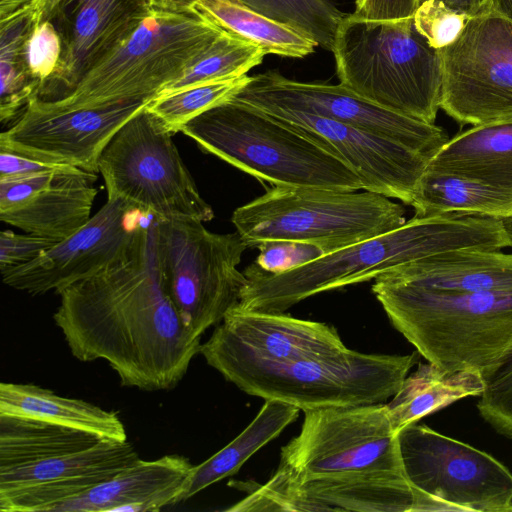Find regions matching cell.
<instances>
[{
    "instance_id": "cell-39",
    "label": "cell",
    "mask_w": 512,
    "mask_h": 512,
    "mask_svg": "<svg viewBox=\"0 0 512 512\" xmlns=\"http://www.w3.org/2000/svg\"><path fill=\"white\" fill-rule=\"evenodd\" d=\"M256 248L259 254L254 264L274 274L289 271L326 255L318 245L288 240L264 241Z\"/></svg>"
},
{
    "instance_id": "cell-13",
    "label": "cell",
    "mask_w": 512,
    "mask_h": 512,
    "mask_svg": "<svg viewBox=\"0 0 512 512\" xmlns=\"http://www.w3.org/2000/svg\"><path fill=\"white\" fill-rule=\"evenodd\" d=\"M440 52V109L460 124L512 121V20L478 11Z\"/></svg>"
},
{
    "instance_id": "cell-36",
    "label": "cell",
    "mask_w": 512,
    "mask_h": 512,
    "mask_svg": "<svg viewBox=\"0 0 512 512\" xmlns=\"http://www.w3.org/2000/svg\"><path fill=\"white\" fill-rule=\"evenodd\" d=\"M482 378L479 413L498 433L512 439V347L482 373Z\"/></svg>"
},
{
    "instance_id": "cell-45",
    "label": "cell",
    "mask_w": 512,
    "mask_h": 512,
    "mask_svg": "<svg viewBox=\"0 0 512 512\" xmlns=\"http://www.w3.org/2000/svg\"><path fill=\"white\" fill-rule=\"evenodd\" d=\"M479 11H489L512 20V0H482Z\"/></svg>"
},
{
    "instance_id": "cell-40",
    "label": "cell",
    "mask_w": 512,
    "mask_h": 512,
    "mask_svg": "<svg viewBox=\"0 0 512 512\" xmlns=\"http://www.w3.org/2000/svg\"><path fill=\"white\" fill-rule=\"evenodd\" d=\"M59 240L36 234H17L12 230L0 233L1 274L25 265L55 246Z\"/></svg>"
},
{
    "instance_id": "cell-16",
    "label": "cell",
    "mask_w": 512,
    "mask_h": 512,
    "mask_svg": "<svg viewBox=\"0 0 512 512\" xmlns=\"http://www.w3.org/2000/svg\"><path fill=\"white\" fill-rule=\"evenodd\" d=\"M151 100L64 108L35 97L0 134V146L45 162L98 173L104 148Z\"/></svg>"
},
{
    "instance_id": "cell-30",
    "label": "cell",
    "mask_w": 512,
    "mask_h": 512,
    "mask_svg": "<svg viewBox=\"0 0 512 512\" xmlns=\"http://www.w3.org/2000/svg\"><path fill=\"white\" fill-rule=\"evenodd\" d=\"M100 440L94 434L41 419L0 415V469L84 450Z\"/></svg>"
},
{
    "instance_id": "cell-25",
    "label": "cell",
    "mask_w": 512,
    "mask_h": 512,
    "mask_svg": "<svg viewBox=\"0 0 512 512\" xmlns=\"http://www.w3.org/2000/svg\"><path fill=\"white\" fill-rule=\"evenodd\" d=\"M426 169L465 176L512 193V121L473 126L450 139Z\"/></svg>"
},
{
    "instance_id": "cell-28",
    "label": "cell",
    "mask_w": 512,
    "mask_h": 512,
    "mask_svg": "<svg viewBox=\"0 0 512 512\" xmlns=\"http://www.w3.org/2000/svg\"><path fill=\"white\" fill-rule=\"evenodd\" d=\"M410 206L415 217L448 213L512 217V193L458 174L425 169Z\"/></svg>"
},
{
    "instance_id": "cell-37",
    "label": "cell",
    "mask_w": 512,
    "mask_h": 512,
    "mask_svg": "<svg viewBox=\"0 0 512 512\" xmlns=\"http://www.w3.org/2000/svg\"><path fill=\"white\" fill-rule=\"evenodd\" d=\"M470 15L456 11L441 0H425L416 9L417 31L435 49H443L461 35Z\"/></svg>"
},
{
    "instance_id": "cell-24",
    "label": "cell",
    "mask_w": 512,
    "mask_h": 512,
    "mask_svg": "<svg viewBox=\"0 0 512 512\" xmlns=\"http://www.w3.org/2000/svg\"><path fill=\"white\" fill-rule=\"evenodd\" d=\"M374 279L439 292H512V254L454 249L392 267Z\"/></svg>"
},
{
    "instance_id": "cell-20",
    "label": "cell",
    "mask_w": 512,
    "mask_h": 512,
    "mask_svg": "<svg viewBox=\"0 0 512 512\" xmlns=\"http://www.w3.org/2000/svg\"><path fill=\"white\" fill-rule=\"evenodd\" d=\"M146 0H63L52 19L62 40L59 65L37 98L66 97L97 61L150 13Z\"/></svg>"
},
{
    "instance_id": "cell-42",
    "label": "cell",
    "mask_w": 512,
    "mask_h": 512,
    "mask_svg": "<svg viewBox=\"0 0 512 512\" xmlns=\"http://www.w3.org/2000/svg\"><path fill=\"white\" fill-rule=\"evenodd\" d=\"M64 165L45 162L0 146V180L35 176L56 170Z\"/></svg>"
},
{
    "instance_id": "cell-47",
    "label": "cell",
    "mask_w": 512,
    "mask_h": 512,
    "mask_svg": "<svg viewBox=\"0 0 512 512\" xmlns=\"http://www.w3.org/2000/svg\"><path fill=\"white\" fill-rule=\"evenodd\" d=\"M63 0H44L41 12L40 22L45 20H51L57 7Z\"/></svg>"
},
{
    "instance_id": "cell-21",
    "label": "cell",
    "mask_w": 512,
    "mask_h": 512,
    "mask_svg": "<svg viewBox=\"0 0 512 512\" xmlns=\"http://www.w3.org/2000/svg\"><path fill=\"white\" fill-rule=\"evenodd\" d=\"M344 348L333 326L236 306L201 344L199 353L211 365L221 360L285 362Z\"/></svg>"
},
{
    "instance_id": "cell-43",
    "label": "cell",
    "mask_w": 512,
    "mask_h": 512,
    "mask_svg": "<svg viewBox=\"0 0 512 512\" xmlns=\"http://www.w3.org/2000/svg\"><path fill=\"white\" fill-rule=\"evenodd\" d=\"M200 0H146L148 6L153 10L188 13L195 10Z\"/></svg>"
},
{
    "instance_id": "cell-27",
    "label": "cell",
    "mask_w": 512,
    "mask_h": 512,
    "mask_svg": "<svg viewBox=\"0 0 512 512\" xmlns=\"http://www.w3.org/2000/svg\"><path fill=\"white\" fill-rule=\"evenodd\" d=\"M300 409L277 400H265L253 421L229 444L198 465H192L174 504L185 502L200 491L234 475L260 448L294 422Z\"/></svg>"
},
{
    "instance_id": "cell-34",
    "label": "cell",
    "mask_w": 512,
    "mask_h": 512,
    "mask_svg": "<svg viewBox=\"0 0 512 512\" xmlns=\"http://www.w3.org/2000/svg\"><path fill=\"white\" fill-rule=\"evenodd\" d=\"M252 10L286 24L326 50L332 49L345 16L331 0H239Z\"/></svg>"
},
{
    "instance_id": "cell-9",
    "label": "cell",
    "mask_w": 512,
    "mask_h": 512,
    "mask_svg": "<svg viewBox=\"0 0 512 512\" xmlns=\"http://www.w3.org/2000/svg\"><path fill=\"white\" fill-rule=\"evenodd\" d=\"M163 123L146 106L113 136L98 160L107 199H120L162 219L214 217Z\"/></svg>"
},
{
    "instance_id": "cell-33",
    "label": "cell",
    "mask_w": 512,
    "mask_h": 512,
    "mask_svg": "<svg viewBox=\"0 0 512 512\" xmlns=\"http://www.w3.org/2000/svg\"><path fill=\"white\" fill-rule=\"evenodd\" d=\"M265 55L253 42L224 30L157 96L200 83L241 77L261 64Z\"/></svg>"
},
{
    "instance_id": "cell-23",
    "label": "cell",
    "mask_w": 512,
    "mask_h": 512,
    "mask_svg": "<svg viewBox=\"0 0 512 512\" xmlns=\"http://www.w3.org/2000/svg\"><path fill=\"white\" fill-rule=\"evenodd\" d=\"M192 464L185 456L139 459L120 473L50 512L159 511L174 505Z\"/></svg>"
},
{
    "instance_id": "cell-48",
    "label": "cell",
    "mask_w": 512,
    "mask_h": 512,
    "mask_svg": "<svg viewBox=\"0 0 512 512\" xmlns=\"http://www.w3.org/2000/svg\"><path fill=\"white\" fill-rule=\"evenodd\" d=\"M502 222L509 240V247H512V217L502 219Z\"/></svg>"
},
{
    "instance_id": "cell-32",
    "label": "cell",
    "mask_w": 512,
    "mask_h": 512,
    "mask_svg": "<svg viewBox=\"0 0 512 512\" xmlns=\"http://www.w3.org/2000/svg\"><path fill=\"white\" fill-rule=\"evenodd\" d=\"M195 9L225 31L253 42L266 54L302 58L318 46L294 28L252 10L239 0H200Z\"/></svg>"
},
{
    "instance_id": "cell-3",
    "label": "cell",
    "mask_w": 512,
    "mask_h": 512,
    "mask_svg": "<svg viewBox=\"0 0 512 512\" xmlns=\"http://www.w3.org/2000/svg\"><path fill=\"white\" fill-rule=\"evenodd\" d=\"M389 321L444 373H484L512 347V292L450 293L374 279Z\"/></svg>"
},
{
    "instance_id": "cell-1",
    "label": "cell",
    "mask_w": 512,
    "mask_h": 512,
    "mask_svg": "<svg viewBox=\"0 0 512 512\" xmlns=\"http://www.w3.org/2000/svg\"><path fill=\"white\" fill-rule=\"evenodd\" d=\"M158 222L136 257L61 290L53 314L76 359L105 360L121 385L149 392L175 388L201 346L167 292Z\"/></svg>"
},
{
    "instance_id": "cell-35",
    "label": "cell",
    "mask_w": 512,
    "mask_h": 512,
    "mask_svg": "<svg viewBox=\"0 0 512 512\" xmlns=\"http://www.w3.org/2000/svg\"><path fill=\"white\" fill-rule=\"evenodd\" d=\"M250 80V76L215 80L193 85L166 95L154 97L146 108L171 132L190 120L235 96Z\"/></svg>"
},
{
    "instance_id": "cell-46",
    "label": "cell",
    "mask_w": 512,
    "mask_h": 512,
    "mask_svg": "<svg viewBox=\"0 0 512 512\" xmlns=\"http://www.w3.org/2000/svg\"><path fill=\"white\" fill-rule=\"evenodd\" d=\"M425 0H419V4ZM450 8L470 16L479 11L482 0H441Z\"/></svg>"
},
{
    "instance_id": "cell-15",
    "label": "cell",
    "mask_w": 512,
    "mask_h": 512,
    "mask_svg": "<svg viewBox=\"0 0 512 512\" xmlns=\"http://www.w3.org/2000/svg\"><path fill=\"white\" fill-rule=\"evenodd\" d=\"M233 98L258 108L282 107L333 119L401 143L429 160L449 141L441 127L378 106L342 84L301 82L277 71L250 76Z\"/></svg>"
},
{
    "instance_id": "cell-7",
    "label": "cell",
    "mask_w": 512,
    "mask_h": 512,
    "mask_svg": "<svg viewBox=\"0 0 512 512\" xmlns=\"http://www.w3.org/2000/svg\"><path fill=\"white\" fill-rule=\"evenodd\" d=\"M231 221L248 248L288 240L318 245L329 254L397 229L407 220L402 205L368 190L272 186L238 207Z\"/></svg>"
},
{
    "instance_id": "cell-12",
    "label": "cell",
    "mask_w": 512,
    "mask_h": 512,
    "mask_svg": "<svg viewBox=\"0 0 512 512\" xmlns=\"http://www.w3.org/2000/svg\"><path fill=\"white\" fill-rule=\"evenodd\" d=\"M398 442L406 479L439 511H512V473L490 454L416 423Z\"/></svg>"
},
{
    "instance_id": "cell-5",
    "label": "cell",
    "mask_w": 512,
    "mask_h": 512,
    "mask_svg": "<svg viewBox=\"0 0 512 512\" xmlns=\"http://www.w3.org/2000/svg\"><path fill=\"white\" fill-rule=\"evenodd\" d=\"M340 84L390 111L434 124L440 109L442 57L413 18L341 20L331 49Z\"/></svg>"
},
{
    "instance_id": "cell-6",
    "label": "cell",
    "mask_w": 512,
    "mask_h": 512,
    "mask_svg": "<svg viewBox=\"0 0 512 512\" xmlns=\"http://www.w3.org/2000/svg\"><path fill=\"white\" fill-rule=\"evenodd\" d=\"M419 353L342 350L285 362L221 360L210 366L243 392L302 411L383 403L400 388Z\"/></svg>"
},
{
    "instance_id": "cell-14",
    "label": "cell",
    "mask_w": 512,
    "mask_h": 512,
    "mask_svg": "<svg viewBox=\"0 0 512 512\" xmlns=\"http://www.w3.org/2000/svg\"><path fill=\"white\" fill-rule=\"evenodd\" d=\"M157 216L120 199H107L71 236L31 262L2 273L3 282L32 295L61 290L136 257Z\"/></svg>"
},
{
    "instance_id": "cell-2",
    "label": "cell",
    "mask_w": 512,
    "mask_h": 512,
    "mask_svg": "<svg viewBox=\"0 0 512 512\" xmlns=\"http://www.w3.org/2000/svg\"><path fill=\"white\" fill-rule=\"evenodd\" d=\"M506 247L509 240L502 219L462 213L413 216L397 229L286 272L269 273L253 263L244 271L248 284L237 307L284 313L313 295L374 279L392 267L437 253Z\"/></svg>"
},
{
    "instance_id": "cell-41",
    "label": "cell",
    "mask_w": 512,
    "mask_h": 512,
    "mask_svg": "<svg viewBox=\"0 0 512 512\" xmlns=\"http://www.w3.org/2000/svg\"><path fill=\"white\" fill-rule=\"evenodd\" d=\"M419 0H356L352 16L366 21H395L413 18Z\"/></svg>"
},
{
    "instance_id": "cell-11",
    "label": "cell",
    "mask_w": 512,
    "mask_h": 512,
    "mask_svg": "<svg viewBox=\"0 0 512 512\" xmlns=\"http://www.w3.org/2000/svg\"><path fill=\"white\" fill-rule=\"evenodd\" d=\"M281 449L276 473L295 479L363 472L404 474L386 404L313 409Z\"/></svg>"
},
{
    "instance_id": "cell-22",
    "label": "cell",
    "mask_w": 512,
    "mask_h": 512,
    "mask_svg": "<svg viewBox=\"0 0 512 512\" xmlns=\"http://www.w3.org/2000/svg\"><path fill=\"white\" fill-rule=\"evenodd\" d=\"M96 173L64 165L35 176L0 180V220L59 241L90 219Z\"/></svg>"
},
{
    "instance_id": "cell-29",
    "label": "cell",
    "mask_w": 512,
    "mask_h": 512,
    "mask_svg": "<svg viewBox=\"0 0 512 512\" xmlns=\"http://www.w3.org/2000/svg\"><path fill=\"white\" fill-rule=\"evenodd\" d=\"M484 389L481 373H444L431 363H420L406 376L398 391L386 404L395 433L419 419L467 396H480Z\"/></svg>"
},
{
    "instance_id": "cell-18",
    "label": "cell",
    "mask_w": 512,
    "mask_h": 512,
    "mask_svg": "<svg viewBox=\"0 0 512 512\" xmlns=\"http://www.w3.org/2000/svg\"><path fill=\"white\" fill-rule=\"evenodd\" d=\"M258 109L343 161L359 176L363 190L411 204L416 185L429 161L424 155L391 139L333 119L282 107Z\"/></svg>"
},
{
    "instance_id": "cell-19",
    "label": "cell",
    "mask_w": 512,
    "mask_h": 512,
    "mask_svg": "<svg viewBox=\"0 0 512 512\" xmlns=\"http://www.w3.org/2000/svg\"><path fill=\"white\" fill-rule=\"evenodd\" d=\"M127 441L100 440L84 450L0 469L1 512H50L138 461Z\"/></svg>"
},
{
    "instance_id": "cell-8",
    "label": "cell",
    "mask_w": 512,
    "mask_h": 512,
    "mask_svg": "<svg viewBox=\"0 0 512 512\" xmlns=\"http://www.w3.org/2000/svg\"><path fill=\"white\" fill-rule=\"evenodd\" d=\"M223 31L197 9L188 13L151 9L66 97L48 102L75 108L151 100Z\"/></svg>"
},
{
    "instance_id": "cell-31",
    "label": "cell",
    "mask_w": 512,
    "mask_h": 512,
    "mask_svg": "<svg viewBox=\"0 0 512 512\" xmlns=\"http://www.w3.org/2000/svg\"><path fill=\"white\" fill-rule=\"evenodd\" d=\"M40 22V5L33 4L0 21V120L14 122L38 96L40 83L26 64L25 44Z\"/></svg>"
},
{
    "instance_id": "cell-4",
    "label": "cell",
    "mask_w": 512,
    "mask_h": 512,
    "mask_svg": "<svg viewBox=\"0 0 512 512\" xmlns=\"http://www.w3.org/2000/svg\"><path fill=\"white\" fill-rule=\"evenodd\" d=\"M180 132L202 151L272 186L363 190L359 176L335 155L233 97L193 118Z\"/></svg>"
},
{
    "instance_id": "cell-26",
    "label": "cell",
    "mask_w": 512,
    "mask_h": 512,
    "mask_svg": "<svg viewBox=\"0 0 512 512\" xmlns=\"http://www.w3.org/2000/svg\"><path fill=\"white\" fill-rule=\"evenodd\" d=\"M0 415L26 416L94 434L127 441L123 422L114 411L90 402L57 395L34 384H0Z\"/></svg>"
},
{
    "instance_id": "cell-10",
    "label": "cell",
    "mask_w": 512,
    "mask_h": 512,
    "mask_svg": "<svg viewBox=\"0 0 512 512\" xmlns=\"http://www.w3.org/2000/svg\"><path fill=\"white\" fill-rule=\"evenodd\" d=\"M158 248L167 292L186 328L201 338L239 304L248 278L237 267L248 247L237 232L159 218Z\"/></svg>"
},
{
    "instance_id": "cell-38",
    "label": "cell",
    "mask_w": 512,
    "mask_h": 512,
    "mask_svg": "<svg viewBox=\"0 0 512 512\" xmlns=\"http://www.w3.org/2000/svg\"><path fill=\"white\" fill-rule=\"evenodd\" d=\"M24 52L31 76L42 86L55 73L62 55V40L52 21H41L35 26Z\"/></svg>"
},
{
    "instance_id": "cell-17",
    "label": "cell",
    "mask_w": 512,
    "mask_h": 512,
    "mask_svg": "<svg viewBox=\"0 0 512 512\" xmlns=\"http://www.w3.org/2000/svg\"><path fill=\"white\" fill-rule=\"evenodd\" d=\"M428 497L405 475L390 472L334 474L295 479L274 473L226 509L249 511H425Z\"/></svg>"
},
{
    "instance_id": "cell-44",
    "label": "cell",
    "mask_w": 512,
    "mask_h": 512,
    "mask_svg": "<svg viewBox=\"0 0 512 512\" xmlns=\"http://www.w3.org/2000/svg\"><path fill=\"white\" fill-rule=\"evenodd\" d=\"M36 3L40 4L41 12L44 0H0V21L7 20L18 12Z\"/></svg>"
}]
</instances>
